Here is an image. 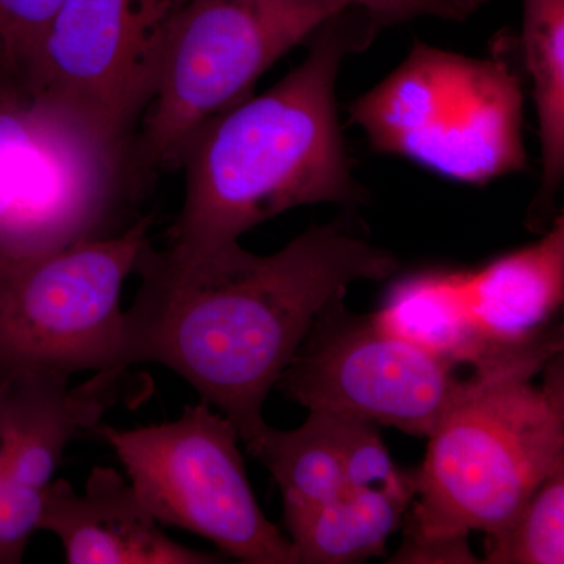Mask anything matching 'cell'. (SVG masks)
<instances>
[{
	"mask_svg": "<svg viewBox=\"0 0 564 564\" xmlns=\"http://www.w3.org/2000/svg\"><path fill=\"white\" fill-rule=\"evenodd\" d=\"M391 252L339 223L313 226L273 254L239 242L159 251L151 242L126 311L124 366L159 364L232 422L248 454L269 429L263 404L315 318L358 281L389 280Z\"/></svg>",
	"mask_w": 564,
	"mask_h": 564,
	"instance_id": "obj_1",
	"label": "cell"
},
{
	"mask_svg": "<svg viewBox=\"0 0 564 564\" xmlns=\"http://www.w3.org/2000/svg\"><path fill=\"white\" fill-rule=\"evenodd\" d=\"M383 29L364 10L339 11L284 79L204 126L182 158L184 202L166 248L210 250L295 207L361 202L336 82L345 58L366 51Z\"/></svg>",
	"mask_w": 564,
	"mask_h": 564,
	"instance_id": "obj_2",
	"label": "cell"
},
{
	"mask_svg": "<svg viewBox=\"0 0 564 564\" xmlns=\"http://www.w3.org/2000/svg\"><path fill=\"white\" fill-rule=\"evenodd\" d=\"M533 378L480 380L430 434L406 540L497 532L564 466L563 352Z\"/></svg>",
	"mask_w": 564,
	"mask_h": 564,
	"instance_id": "obj_3",
	"label": "cell"
},
{
	"mask_svg": "<svg viewBox=\"0 0 564 564\" xmlns=\"http://www.w3.org/2000/svg\"><path fill=\"white\" fill-rule=\"evenodd\" d=\"M375 151L484 185L527 166L524 91L508 54L474 58L414 44L350 106Z\"/></svg>",
	"mask_w": 564,
	"mask_h": 564,
	"instance_id": "obj_4",
	"label": "cell"
},
{
	"mask_svg": "<svg viewBox=\"0 0 564 564\" xmlns=\"http://www.w3.org/2000/svg\"><path fill=\"white\" fill-rule=\"evenodd\" d=\"M152 217L110 236L0 256V386L124 366L122 288L151 242Z\"/></svg>",
	"mask_w": 564,
	"mask_h": 564,
	"instance_id": "obj_5",
	"label": "cell"
},
{
	"mask_svg": "<svg viewBox=\"0 0 564 564\" xmlns=\"http://www.w3.org/2000/svg\"><path fill=\"white\" fill-rule=\"evenodd\" d=\"M345 7L326 0H188L135 143V163L176 172L204 126L250 98L265 70Z\"/></svg>",
	"mask_w": 564,
	"mask_h": 564,
	"instance_id": "obj_6",
	"label": "cell"
},
{
	"mask_svg": "<svg viewBox=\"0 0 564 564\" xmlns=\"http://www.w3.org/2000/svg\"><path fill=\"white\" fill-rule=\"evenodd\" d=\"M132 488L159 524L206 538L247 564H296L295 549L265 518L250 480L240 434L210 404L185 406L172 422L121 430L98 423Z\"/></svg>",
	"mask_w": 564,
	"mask_h": 564,
	"instance_id": "obj_7",
	"label": "cell"
},
{
	"mask_svg": "<svg viewBox=\"0 0 564 564\" xmlns=\"http://www.w3.org/2000/svg\"><path fill=\"white\" fill-rule=\"evenodd\" d=\"M188 0H61L21 87L124 159Z\"/></svg>",
	"mask_w": 564,
	"mask_h": 564,
	"instance_id": "obj_8",
	"label": "cell"
},
{
	"mask_svg": "<svg viewBox=\"0 0 564 564\" xmlns=\"http://www.w3.org/2000/svg\"><path fill=\"white\" fill-rule=\"evenodd\" d=\"M122 161L21 85L0 79V256L110 236Z\"/></svg>",
	"mask_w": 564,
	"mask_h": 564,
	"instance_id": "obj_9",
	"label": "cell"
},
{
	"mask_svg": "<svg viewBox=\"0 0 564 564\" xmlns=\"http://www.w3.org/2000/svg\"><path fill=\"white\" fill-rule=\"evenodd\" d=\"M480 380L386 332L336 300L315 318L276 388L310 411L350 415L429 437Z\"/></svg>",
	"mask_w": 564,
	"mask_h": 564,
	"instance_id": "obj_10",
	"label": "cell"
},
{
	"mask_svg": "<svg viewBox=\"0 0 564 564\" xmlns=\"http://www.w3.org/2000/svg\"><path fill=\"white\" fill-rule=\"evenodd\" d=\"M126 370L93 375L79 386L69 378L35 377L0 386L3 469L0 486V564L22 562L39 532L44 494L70 441L93 433L118 399Z\"/></svg>",
	"mask_w": 564,
	"mask_h": 564,
	"instance_id": "obj_11",
	"label": "cell"
},
{
	"mask_svg": "<svg viewBox=\"0 0 564 564\" xmlns=\"http://www.w3.org/2000/svg\"><path fill=\"white\" fill-rule=\"evenodd\" d=\"M55 534L70 564H215L163 533L131 481L111 467H95L84 491L66 480L46 489L39 532Z\"/></svg>",
	"mask_w": 564,
	"mask_h": 564,
	"instance_id": "obj_12",
	"label": "cell"
},
{
	"mask_svg": "<svg viewBox=\"0 0 564 564\" xmlns=\"http://www.w3.org/2000/svg\"><path fill=\"white\" fill-rule=\"evenodd\" d=\"M466 299L486 339L511 351H563L564 218L538 242L466 272Z\"/></svg>",
	"mask_w": 564,
	"mask_h": 564,
	"instance_id": "obj_13",
	"label": "cell"
},
{
	"mask_svg": "<svg viewBox=\"0 0 564 564\" xmlns=\"http://www.w3.org/2000/svg\"><path fill=\"white\" fill-rule=\"evenodd\" d=\"M372 315L386 332L489 380L534 378L560 355L505 350L486 339L467 306L466 272L456 270H429L393 282Z\"/></svg>",
	"mask_w": 564,
	"mask_h": 564,
	"instance_id": "obj_14",
	"label": "cell"
},
{
	"mask_svg": "<svg viewBox=\"0 0 564 564\" xmlns=\"http://www.w3.org/2000/svg\"><path fill=\"white\" fill-rule=\"evenodd\" d=\"M380 447L373 423L310 411L299 429L282 432L269 426L250 455L265 464L280 486L284 514H296L364 488V473Z\"/></svg>",
	"mask_w": 564,
	"mask_h": 564,
	"instance_id": "obj_15",
	"label": "cell"
},
{
	"mask_svg": "<svg viewBox=\"0 0 564 564\" xmlns=\"http://www.w3.org/2000/svg\"><path fill=\"white\" fill-rule=\"evenodd\" d=\"M415 496V470L399 484L352 489L333 503L284 514L296 564L359 563L384 555Z\"/></svg>",
	"mask_w": 564,
	"mask_h": 564,
	"instance_id": "obj_16",
	"label": "cell"
},
{
	"mask_svg": "<svg viewBox=\"0 0 564 564\" xmlns=\"http://www.w3.org/2000/svg\"><path fill=\"white\" fill-rule=\"evenodd\" d=\"M519 46L532 80L543 158L529 223L530 228L545 231L564 177V0H524Z\"/></svg>",
	"mask_w": 564,
	"mask_h": 564,
	"instance_id": "obj_17",
	"label": "cell"
},
{
	"mask_svg": "<svg viewBox=\"0 0 564 564\" xmlns=\"http://www.w3.org/2000/svg\"><path fill=\"white\" fill-rule=\"evenodd\" d=\"M481 563H564V466L545 478L508 524L485 534Z\"/></svg>",
	"mask_w": 564,
	"mask_h": 564,
	"instance_id": "obj_18",
	"label": "cell"
},
{
	"mask_svg": "<svg viewBox=\"0 0 564 564\" xmlns=\"http://www.w3.org/2000/svg\"><path fill=\"white\" fill-rule=\"evenodd\" d=\"M61 0H0V79L21 85Z\"/></svg>",
	"mask_w": 564,
	"mask_h": 564,
	"instance_id": "obj_19",
	"label": "cell"
},
{
	"mask_svg": "<svg viewBox=\"0 0 564 564\" xmlns=\"http://www.w3.org/2000/svg\"><path fill=\"white\" fill-rule=\"evenodd\" d=\"M345 9H359L369 13L383 28L402 24V22L421 17L451 20L443 0H326Z\"/></svg>",
	"mask_w": 564,
	"mask_h": 564,
	"instance_id": "obj_20",
	"label": "cell"
},
{
	"mask_svg": "<svg viewBox=\"0 0 564 564\" xmlns=\"http://www.w3.org/2000/svg\"><path fill=\"white\" fill-rule=\"evenodd\" d=\"M388 563H448L475 564L481 563L478 556L470 551L469 540L456 541H419L406 540Z\"/></svg>",
	"mask_w": 564,
	"mask_h": 564,
	"instance_id": "obj_21",
	"label": "cell"
},
{
	"mask_svg": "<svg viewBox=\"0 0 564 564\" xmlns=\"http://www.w3.org/2000/svg\"><path fill=\"white\" fill-rule=\"evenodd\" d=\"M451 13L452 21H463L473 17L475 11L488 3L489 0H443Z\"/></svg>",
	"mask_w": 564,
	"mask_h": 564,
	"instance_id": "obj_22",
	"label": "cell"
},
{
	"mask_svg": "<svg viewBox=\"0 0 564 564\" xmlns=\"http://www.w3.org/2000/svg\"><path fill=\"white\" fill-rule=\"evenodd\" d=\"M2 469H3V433H2V421H0V486H2Z\"/></svg>",
	"mask_w": 564,
	"mask_h": 564,
	"instance_id": "obj_23",
	"label": "cell"
}]
</instances>
